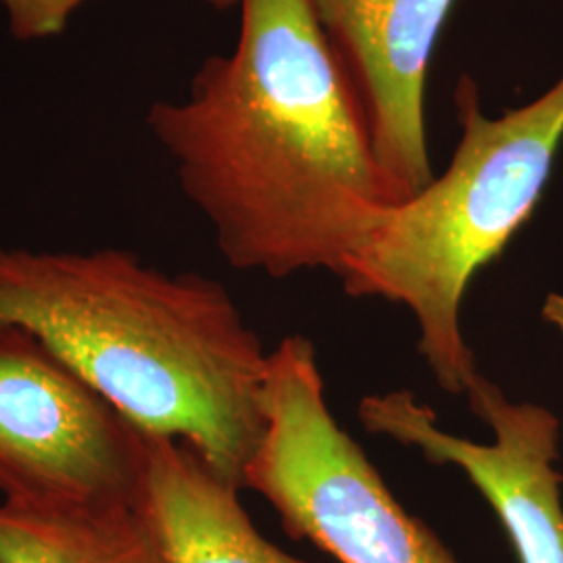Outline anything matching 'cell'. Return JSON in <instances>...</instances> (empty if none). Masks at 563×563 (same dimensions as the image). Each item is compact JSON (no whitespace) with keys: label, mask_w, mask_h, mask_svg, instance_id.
<instances>
[{"label":"cell","mask_w":563,"mask_h":563,"mask_svg":"<svg viewBox=\"0 0 563 563\" xmlns=\"http://www.w3.org/2000/svg\"><path fill=\"white\" fill-rule=\"evenodd\" d=\"M144 432L32 332L0 325L2 501L134 505Z\"/></svg>","instance_id":"cell-5"},{"label":"cell","mask_w":563,"mask_h":563,"mask_svg":"<svg viewBox=\"0 0 563 563\" xmlns=\"http://www.w3.org/2000/svg\"><path fill=\"white\" fill-rule=\"evenodd\" d=\"M543 318L551 325H555L563 334V297L562 295H549L543 305Z\"/></svg>","instance_id":"cell-11"},{"label":"cell","mask_w":563,"mask_h":563,"mask_svg":"<svg viewBox=\"0 0 563 563\" xmlns=\"http://www.w3.org/2000/svg\"><path fill=\"white\" fill-rule=\"evenodd\" d=\"M493 443L446 432L437 413L411 390L367 395L360 422L369 434L418 451L437 465H453L497 514L520 563H563V476L558 472V418L534 402H514L486 376L467 393Z\"/></svg>","instance_id":"cell-6"},{"label":"cell","mask_w":563,"mask_h":563,"mask_svg":"<svg viewBox=\"0 0 563 563\" xmlns=\"http://www.w3.org/2000/svg\"><path fill=\"white\" fill-rule=\"evenodd\" d=\"M0 563H159L136 507L0 501Z\"/></svg>","instance_id":"cell-9"},{"label":"cell","mask_w":563,"mask_h":563,"mask_svg":"<svg viewBox=\"0 0 563 563\" xmlns=\"http://www.w3.org/2000/svg\"><path fill=\"white\" fill-rule=\"evenodd\" d=\"M362 102L397 205L434 180L426 142V78L455 0H309Z\"/></svg>","instance_id":"cell-7"},{"label":"cell","mask_w":563,"mask_h":563,"mask_svg":"<svg viewBox=\"0 0 563 563\" xmlns=\"http://www.w3.org/2000/svg\"><path fill=\"white\" fill-rule=\"evenodd\" d=\"M455 109L462 141L443 176L384 216L341 280L351 297L402 305L432 378L465 395L481 369L463 336V301L543 197L563 141V78L537 101L488 118L476 84L462 76Z\"/></svg>","instance_id":"cell-3"},{"label":"cell","mask_w":563,"mask_h":563,"mask_svg":"<svg viewBox=\"0 0 563 563\" xmlns=\"http://www.w3.org/2000/svg\"><path fill=\"white\" fill-rule=\"evenodd\" d=\"M263 434L242 483L282 528L339 563H462L384 483L332 416L313 342L284 336L262 386Z\"/></svg>","instance_id":"cell-4"},{"label":"cell","mask_w":563,"mask_h":563,"mask_svg":"<svg viewBox=\"0 0 563 563\" xmlns=\"http://www.w3.org/2000/svg\"><path fill=\"white\" fill-rule=\"evenodd\" d=\"M84 2L88 0H0V7L18 41H42L60 34Z\"/></svg>","instance_id":"cell-10"},{"label":"cell","mask_w":563,"mask_h":563,"mask_svg":"<svg viewBox=\"0 0 563 563\" xmlns=\"http://www.w3.org/2000/svg\"><path fill=\"white\" fill-rule=\"evenodd\" d=\"M225 478L192 444L144 432L134 507L159 563H313L269 543Z\"/></svg>","instance_id":"cell-8"},{"label":"cell","mask_w":563,"mask_h":563,"mask_svg":"<svg viewBox=\"0 0 563 563\" xmlns=\"http://www.w3.org/2000/svg\"><path fill=\"white\" fill-rule=\"evenodd\" d=\"M205 2H209V4L216 7V9H230V7H234V4L241 2V0H205Z\"/></svg>","instance_id":"cell-12"},{"label":"cell","mask_w":563,"mask_h":563,"mask_svg":"<svg viewBox=\"0 0 563 563\" xmlns=\"http://www.w3.org/2000/svg\"><path fill=\"white\" fill-rule=\"evenodd\" d=\"M241 15L232 55L148 128L234 269L341 278L397 205L362 102L309 0H241Z\"/></svg>","instance_id":"cell-1"},{"label":"cell","mask_w":563,"mask_h":563,"mask_svg":"<svg viewBox=\"0 0 563 563\" xmlns=\"http://www.w3.org/2000/svg\"><path fill=\"white\" fill-rule=\"evenodd\" d=\"M0 325L32 332L128 422L192 444L244 486L269 353L222 282L113 246H0Z\"/></svg>","instance_id":"cell-2"}]
</instances>
